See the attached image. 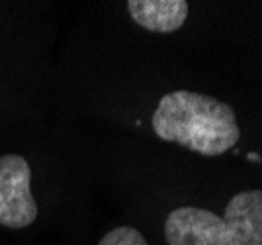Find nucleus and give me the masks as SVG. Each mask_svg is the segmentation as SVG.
I'll use <instances>...</instances> for the list:
<instances>
[{
    "mask_svg": "<svg viewBox=\"0 0 262 245\" xmlns=\"http://www.w3.org/2000/svg\"><path fill=\"white\" fill-rule=\"evenodd\" d=\"M37 220L32 169L22 155L0 157V226L24 230Z\"/></svg>",
    "mask_w": 262,
    "mask_h": 245,
    "instance_id": "7ed1b4c3",
    "label": "nucleus"
},
{
    "mask_svg": "<svg viewBox=\"0 0 262 245\" xmlns=\"http://www.w3.org/2000/svg\"><path fill=\"white\" fill-rule=\"evenodd\" d=\"M98 245H149L147 239L143 237V234L137 228L131 226H120L110 230L108 234L100 239Z\"/></svg>",
    "mask_w": 262,
    "mask_h": 245,
    "instance_id": "39448f33",
    "label": "nucleus"
},
{
    "mask_svg": "<svg viewBox=\"0 0 262 245\" xmlns=\"http://www.w3.org/2000/svg\"><path fill=\"white\" fill-rule=\"evenodd\" d=\"M168 245H262V192L243 190L229 200L225 214L180 206L166 216Z\"/></svg>",
    "mask_w": 262,
    "mask_h": 245,
    "instance_id": "f03ea898",
    "label": "nucleus"
},
{
    "mask_svg": "<svg viewBox=\"0 0 262 245\" xmlns=\"http://www.w3.org/2000/svg\"><path fill=\"white\" fill-rule=\"evenodd\" d=\"M249 159H252V161H256V163H260V155H256V153H249Z\"/></svg>",
    "mask_w": 262,
    "mask_h": 245,
    "instance_id": "423d86ee",
    "label": "nucleus"
},
{
    "mask_svg": "<svg viewBox=\"0 0 262 245\" xmlns=\"http://www.w3.org/2000/svg\"><path fill=\"white\" fill-rule=\"evenodd\" d=\"M151 124L159 139L206 157L221 155L241 139L237 116L229 104L192 90L164 94Z\"/></svg>",
    "mask_w": 262,
    "mask_h": 245,
    "instance_id": "f257e3e1",
    "label": "nucleus"
},
{
    "mask_svg": "<svg viewBox=\"0 0 262 245\" xmlns=\"http://www.w3.org/2000/svg\"><path fill=\"white\" fill-rule=\"evenodd\" d=\"M133 22L155 34H172L188 18L186 0H127Z\"/></svg>",
    "mask_w": 262,
    "mask_h": 245,
    "instance_id": "20e7f679",
    "label": "nucleus"
}]
</instances>
